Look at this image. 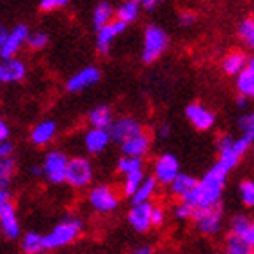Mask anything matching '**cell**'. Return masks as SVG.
Listing matches in <instances>:
<instances>
[{
	"label": "cell",
	"mask_w": 254,
	"mask_h": 254,
	"mask_svg": "<svg viewBox=\"0 0 254 254\" xmlns=\"http://www.w3.org/2000/svg\"><path fill=\"white\" fill-rule=\"evenodd\" d=\"M227 167L220 164V162H216L203 175V178L198 180V186L194 187V190L190 194H187L184 198V201L190 203L194 209L220 203V196H222L223 186H225V180H227Z\"/></svg>",
	"instance_id": "1"
},
{
	"label": "cell",
	"mask_w": 254,
	"mask_h": 254,
	"mask_svg": "<svg viewBox=\"0 0 254 254\" xmlns=\"http://www.w3.org/2000/svg\"><path fill=\"white\" fill-rule=\"evenodd\" d=\"M169 46V37L160 26L149 24L143 31V46H142V60L145 64H153L165 53Z\"/></svg>",
	"instance_id": "2"
},
{
	"label": "cell",
	"mask_w": 254,
	"mask_h": 254,
	"mask_svg": "<svg viewBox=\"0 0 254 254\" xmlns=\"http://www.w3.org/2000/svg\"><path fill=\"white\" fill-rule=\"evenodd\" d=\"M29 33L31 31L26 24H16L13 29L0 27V57L2 60L16 57V53L27 44Z\"/></svg>",
	"instance_id": "3"
},
{
	"label": "cell",
	"mask_w": 254,
	"mask_h": 254,
	"mask_svg": "<svg viewBox=\"0 0 254 254\" xmlns=\"http://www.w3.org/2000/svg\"><path fill=\"white\" fill-rule=\"evenodd\" d=\"M80 229H82V223L78 220L60 222L48 236H44L46 238V249H59L64 245H69L80 234Z\"/></svg>",
	"instance_id": "4"
},
{
	"label": "cell",
	"mask_w": 254,
	"mask_h": 254,
	"mask_svg": "<svg viewBox=\"0 0 254 254\" xmlns=\"http://www.w3.org/2000/svg\"><path fill=\"white\" fill-rule=\"evenodd\" d=\"M192 222L201 234H216L222 225V207L220 203L194 209Z\"/></svg>",
	"instance_id": "5"
},
{
	"label": "cell",
	"mask_w": 254,
	"mask_h": 254,
	"mask_svg": "<svg viewBox=\"0 0 254 254\" xmlns=\"http://www.w3.org/2000/svg\"><path fill=\"white\" fill-rule=\"evenodd\" d=\"M0 225H2V233L7 240H16L20 234V223L16 220L15 207L9 200V192L2 189L0 192Z\"/></svg>",
	"instance_id": "6"
},
{
	"label": "cell",
	"mask_w": 254,
	"mask_h": 254,
	"mask_svg": "<svg viewBox=\"0 0 254 254\" xmlns=\"http://www.w3.org/2000/svg\"><path fill=\"white\" fill-rule=\"evenodd\" d=\"M91 180H93V167H91L89 160L85 158L69 160L67 175H65V182H67L69 186L82 189V187L89 186Z\"/></svg>",
	"instance_id": "7"
},
{
	"label": "cell",
	"mask_w": 254,
	"mask_h": 254,
	"mask_svg": "<svg viewBox=\"0 0 254 254\" xmlns=\"http://www.w3.org/2000/svg\"><path fill=\"white\" fill-rule=\"evenodd\" d=\"M67 165L69 160L67 156L60 151H51L44 160V176L48 178L51 184H62L65 182V175H67Z\"/></svg>",
	"instance_id": "8"
},
{
	"label": "cell",
	"mask_w": 254,
	"mask_h": 254,
	"mask_svg": "<svg viewBox=\"0 0 254 254\" xmlns=\"http://www.w3.org/2000/svg\"><path fill=\"white\" fill-rule=\"evenodd\" d=\"M100 78H102L100 69L95 67V65H87V67L76 71L73 76H69V80L65 82V89L69 93H82V91L91 87V85L98 84Z\"/></svg>",
	"instance_id": "9"
},
{
	"label": "cell",
	"mask_w": 254,
	"mask_h": 254,
	"mask_svg": "<svg viewBox=\"0 0 254 254\" xmlns=\"http://www.w3.org/2000/svg\"><path fill=\"white\" fill-rule=\"evenodd\" d=\"M178 175H180V164L175 154L165 153L154 162V178L158 180V184L171 186Z\"/></svg>",
	"instance_id": "10"
},
{
	"label": "cell",
	"mask_w": 254,
	"mask_h": 254,
	"mask_svg": "<svg viewBox=\"0 0 254 254\" xmlns=\"http://www.w3.org/2000/svg\"><path fill=\"white\" fill-rule=\"evenodd\" d=\"M127 24L122 20H111L107 26H104L102 29L96 31V51L100 55H107L109 53V49H111L113 42H115V38H118L126 31Z\"/></svg>",
	"instance_id": "11"
},
{
	"label": "cell",
	"mask_w": 254,
	"mask_h": 254,
	"mask_svg": "<svg viewBox=\"0 0 254 254\" xmlns=\"http://www.w3.org/2000/svg\"><path fill=\"white\" fill-rule=\"evenodd\" d=\"M89 203L98 212H111L118 205V196L109 186H98L95 189H91Z\"/></svg>",
	"instance_id": "12"
},
{
	"label": "cell",
	"mask_w": 254,
	"mask_h": 254,
	"mask_svg": "<svg viewBox=\"0 0 254 254\" xmlns=\"http://www.w3.org/2000/svg\"><path fill=\"white\" fill-rule=\"evenodd\" d=\"M127 220L131 223V227L138 233H145L153 225V205L149 201L143 203H134L132 209L127 214Z\"/></svg>",
	"instance_id": "13"
},
{
	"label": "cell",
	"mask_w": 254,
	"mask_h": 254,
	"mask_svg": "<svg viewBox=\"0 0 254 254\" xmlns=\"http://www.w3.org/2000/svg\"><path fill=\"white\" fill-rule=\"evenodd\" d=\"M109 132H111V138L115 142L124 143V142H127L129 138L140 134V132H142V126H140V122L134 120V118L124 117V118H118V120H115V122L111 124Z\"/></svg>",
	"instance_id": "14"
},
{
	"label": "cell",
	"mask_w": 254,
	"mask_h": 254,
	"mask_svg": "<svg viewBox=\"0 0 254 254\" xmlns=\"http://www.w3.org/2000/svg\"><path fill=\"white\" fill-rule=\"evenodd\" d=\"M27 74V65L26 62H22L20 59H5L0 62V82L2 84H16L22 82Z\"/></svg>",
	"instance_id": "15"
},
{
	"label": "cell",
	"mask_w": 254,
	"mask_h": 254,
	"mask_svg": "<svg viewBox=\"0 0 254 254\" xmlns=\"http://www.w3.org/2000/svg\"><path fill=\"white\" fill-rule=\"evenodd\" d=\"M186 117L190 122V126L198 131H209L214 126V113L211 109L203 107L201 104H189L186 109Z\"/></svg>",
	"instance_id": "16"
},
{
	"label": "cell",
	"mask_w": 254,
	"mask_h": 254,
	"mask_svg": "<svg viewBox=\"0 0 254 254\" xmlns=\"http://www.w3.org/2000/svg\"><path fill=\"white\" fill-rule=\"evenodd\" d=\"M111 132L109 129H102V127H91L89 131L85 132L84 143L85 149L91 154H98L107 147V143L111 142Z\"/></svg>",
	"instance_id": "17"
},
{
	"label": "cell",
	"mask_w": 254,
	"mask_h": 254,
	"mask_svg": "<svg viewBox=\"0 0 254 254\" xmlns=\"http://www.w3.org/2000/svg\"><path fill=\"white\" fill-rule=\"evenodd\" d=\"M218 153H220L218 162L225 165L229 171L234 169L238 165L240 158H242L240 153L236 151V147H234V138L229 136V134H225V136H222L218 140Z\"/></svg>",
	"instance_id": "18"
},
{
	"label": "cell",
	"mask_w": 254,
	"mask_h": 254,
	"mask_svg": "<svg viewBox=\"0 0 254 254\" xmlns=\"http://www.w3.org/2000/svg\"><path fill=\"white\" fill-rule=\"evenodd\" d=\"M149 143H151V138L142 131L140 134L129 138L127 142L120 143V145H122V153L126 154V156H140V158H142L143 154L147 153Z\"/></svg>",
	"instance_id": "19"
},
{
	"label": "cell",
	"mask_w": 254,
	"mask_h": 254,
	"mask_svg": "<svg viewBox=\"0 0 254 254\" xmlns=\"http://www.w3.org/2000/svg\"><path fill=\"white\" fill-rule=\"evenodd\" d=\"M247 62H249V57L244 51H231V53H227L223 57L222 69L227 74L238 76L244 69H247Z\"/></svg>",
	"instance_id": "20"
},
{
	"label": "cell",
	"mask_w": 254,
	"mask_h": 254,
	"mask_svg": "<svg viewBox=\"0 0 254 254\" xmlns=\"http://www.w3.org/2000/svg\"><path fill=\"white\" fill-rule=\"evenodd\" d=\"M115 11L117 9L113 7L109 0H100V2L96 4L95 11H93V27H95L96 31L117 18V16H115Z\"/></svg>",
	"instance_id": "21"
},
{
	"label": "cell",
	"mask_w": 254,
	"mask_h": 254,
	"mask_svg": "<svg viewBox=\"0 0 254 254\" xmlns=\"http://www.w3.org/2000/svg\"><path fill=\"white\" fill-rule=\"evenodd\" d=\"M55 134H57V124L53 120H46V122H40L33 127L31 142L35 145H46L53 140Z\"/></svg>",
	"instance_id": "22"
},
{
	"label": "cell",
	"mask_w": 254,
	"mask_h": 254,
	"mask_svg": "<svg viewBox=\"0 0 254 254\" xmlns=\"http://www.w3.org/2000/svg\"><path fill=\"white\" fill-rule=\"evenodd\" d=\"M140 7H142L140 2H134V0H124L122 4L117 7V11H115V16H117L118 20L126 22L127 26H129V24H132V22H136L138 15H140Z\"/></svg>",
	"instance_id": "23"
},
{
	"label": "cell",
	"mask_w": 254,
	"mask_h": 254,
	"mask_svg": "<svg viewBox=\"0 0 254 254\" xmlns=\"http://www.w3.org/2000/svg\"><path fill=\"white\" fill-rule=\"evenodd\" d=\"M196 186H198V180H196V178L180 173V175L175 178V182L171 184V190H173V194L175 196H178V198L184 200L187 194H190V192L194 190Z\"/></svg>",
	"instance_id": "24"
},
{
	"label": "cell",
	"mask_w": 254,
	"mask_h": 254,
	"mask_svg": "<svg viewBox=\"0 0 254 254\" xmlns=\"http://www.w3.org/2000/svg\"><path fill=\"white\" fill-rule=\"evenodd\" d=\"M113 120V113L107 106H96L89 113V124L91 127H102V129H109Z\"/></svg>",
	"instance_id": "25"
},
{
	"label": "cell",
	"mask_w": 254,
	"mask_h": 254,
	"mask_svg": "<svg viewBox=\"0 0 254 254\" xmlns=\"http://www.w3.org/2000/svg\"><path fill=\"white\" fill-rule=\"evenodd\" d=\"M156 184L158 180L154 178V176H149L145 180L140 184V187L136 189V192L131 196L132 198V203H143V201H149L153 198L154 190H156Z\"/></svg>",
	"instance_id": "26"
},
{
	"label": "cell",
	"mask_w": 254,
	"mask_h": 254,
	"mask_svg": "<svg viewBox=\"0 0 254 254\" xmlns=\"http://www.w3.org/2000/svg\"><path fill=\"white\" fill-rule=\"evenodd\" d=\"M227 254H254V249L245 236L233 233L227 238Z\"/></svg>",
	"instance_id": "27"
},
{
	"label": "cell",
	"mask_w": 254,
	"mask_h": 254,
	"mask_svg": "<svg viewBox=\"0 0 254 254\" xmlns=\"http://www.w3.org/2000/svg\"><path fill=\"white\" fill-rule=\"evenodd\" d=\"M46 249V238L37 233H27L22 238V251L26 254H40Z\"/></svg>",
	"instance_id": "28"
},
{
	"label": "cell",
	"mask_w": 254,
	"mask_h": 254,
	"mask_svg": "<svg viewBox=\"0 0 254 254\" xmlns=\"http://www.w3.org/2000/svg\"><path fill=\"white\" fill-rule=\"evenodd\" d=\"M236 89L240 95L247 96L251 100H254V74L249 69H244L242 73L236 76Z\"/></svg>",
	"instance_id": "29"
},
{
	"label": "cell",
	"mask_w": 254,
	"mask_h": 254,
	"mask_svg": "<svg viewBox=\"0 0 254 254\" xmlns=\"http://www.w3.org/2000/svg\"><path fill=\"white\" fill-rule=\"evenodd\" d=\"M238 37L245 44V48H249L251 51H254V16H249V18L240 22Z\"/></svg>",
	"instance_id": "30"
},
{
	"label": "cell",
	"mask_w": 254,
	"mask_h": 254,
	"mask_svg": "<svg viewBox=\"0 0 254 254\" xmlns=\"http://www.w3.org/2000/svg\"><path fill=\"white\" fill-rule=\"evenodd\" d=\"M143 169V162L140 156H126L118 160V171L122 173L124 176L129 175V173H136V171Z\"/></svg>",
	"instance_id": "31"
},
{
	"label": "cell",
	"mask_w": 254,
	"mask_h": 254,
	"mask_svg": "<svg viewBox=\"0 0 254 254\" xmlns=\"http://www.w3.org/2000/svg\"><path fill=\"white\" fill-rule=\"evenodd\" d=\"M15 167L16 164L11 156H2V162H0V184H2V189H7L11 176L15 173Z\"/></svg>",
	"instance_id": "32"
},
{
	"label": "cell",
	"mask_w": 254,
	"mask_h": 254,
	"mask_svg": "<svg viewBox=\"0 0 254 254\" xmlns=\"http://www.w3.org/2000/svg\"><path fill=\"white\" fill-rule=\"evenodd\" d=\"M238 129L242 131L244 136L251 138L254 142V109L253 111L244 113V115L238 118Z\"/></svg>",
	"instance_id": "33"
},
{
	"label": "cell",
	"mask_w": 254,
	"mask_h": 254,
	"mask_svg": "<svg viewBox=\"0 0 254 254\" xmlns=\"http://www.w3.org/2000/svg\"><path fill=\"white\" fill-rule=\"evenodd\" d=\"M145 180L143 178V171H136V173H129L126 175V182H124V192L127 196H132L136 192V189L140 187V184Z\"/></svg>",
	"instance_id": "34"
},
{
	"label": "cell",
	"mask_w": 254,
	"mask_h": 254,
	"mask_svg": "<svg viewBox=\"0 0 254 254\" xmlns=\"http://www.w3.org/2000/svg\"><path fill=\"white\" fill-rule=\"evenodd\" d=\"M49 37L44 31H31L29 37H27V48L33 49V51H38V49H44L48 46Z\"/></svg>",
	"instance_id": "35"
},
{
	"label": "cell",
	"mask_w": 254,
	"mask_h": 254,
	"mask_svg": "<svg viewBox=\"0 0 254 254\" xmlns=\"http://www.w3.org/2000/svg\"><path fill=\"white\" fill-rule=\"evenodd\" d=\"M240 196L247 207H254V182L244 180L240 184Z\"/></svg>",
	"instance_id": "36"
},
{
	"label": "cell",
	"mask_w": 254,
	"mask_h": 254,
	"mask_svg": "<svg viewBox=\"0 0 254 254\" xmlns=\"http://www.w3.org/2000/svg\"><path fill=\"white\" fill-rule=\"evenodd\" d=\"M251 225H253V222H251L249 218L244 216V214H238V216L234 218L233 223H231V229H233L234 234H240V236H245V234L249 233Z\"/></svg>",
	"instance_id": "37"
},
{
	"label": "cell",
	"mask_w": 254,
	"mask_h": 254,
	"mask_svg": "<svg viewBox=\"0 0 254 254\" xmlns=\"http://www.w3.org/2000/svg\"><path fill=\"white\" fill-rule=\"evenodd\" d=\"M69 4V0H40V4L38 7L42 11H57V9H62L65 5Z\"/></svg>",
	"instance_id": "38"
},
{
	"label": "cell",
	"mask_w": 254,
	"mask_h": 254,
	"mask_svg": "<svg viewBox=\"0 0 254 254\" xmlns=\"http://www.w3.org/2000/svg\"><path fill=\"white\" fill-rule=\"evenodd\" d=\"M175 214H176V218H180V220H187V218H192V214H194V207L190 205V203H187V201L182 200L180 205H176Z\"/></svg>",
	"instance_id": "39"
},
{
	"label": "cell",
	"mask_w": 254,
	"mask_h": 254,
	"mask_svg": "<svg viewBox=\"0 0 254 254\" xmlns=\"http://www.w3.org/2000/svg\"><path fill=\"white\" fill-rule=\"evenodd\" d=\"M178 22H180V26L189 27L196 22V15L192 11H184V13H180V16H178Z\"/></svg>",
	"instance_id": "40"
},
{
	"label": "cell",
	"mask_w": 254,
	"mask_h": 254,
	"mask_svg": "<svg viewBox=\"0 0 254 254\" xmlns=\"http://www.w3.org/2000/svg\"><path fill=\"white\" fill-rule=\"evenodd\" d=\"M164 218H165V214H164V211L160 209V207H154L153 205V225H162L164 223Z\"/></svg>",
	"instance_id": "41"
},
{
	"label": "cell",
	"mask_w": 254,
	"mask_h": 254,
	"mask_svg": "<svg viewBox=\"0 0 254 254\" xmlns=\"http://www.w3.org/2000/svg\"><path fill=\"white\" fill-rule=\"evenodd\" d=\"M13 153V143L9 140H2L0 143V156H11Z\"/></svg>",
	"instance_id": "42"
},
{
	"label": "cell",
	"mask_w": 254,
	"mask_h": 254,
	"mask_svg": "<svg viewBox=\"0 0 254 254\" xmlns=\"http://www.w3.org/2000/svg\"><path fill=\"white\" fill-rule=\"evenodd\" d=\"M162 2H164V0H142V7L145 11H153V9H156Z\"/></svg>",
	"instance_id": "43"
},
{
	"label": "cell",
	"mask_w": 254,
	"mask_h": 254,
	"mask_svg": "<svg viewBox=\"0 0 254 254\" xmlns=\"http://www.w3.org/2000/svg\"><path fill=\"white\" fill-rule=\"evenodd\" d=\"M0 140H9V126L5 122H0Z\"/></svg>",
	"instance_id": "44"
},
{
	"label": "cell",
	"mask_w": 254,
	"mask_h": 254,
	"mask_svg": "<svg viewBox=\"0 0 254 254\" xmlns=\"http://www.w3.org/2000/svg\"><path fill=\"white\" fill-rule=\"evenodd\" d=\"M251 98H247V96H244V95H240L238 93V96H236V106L240 107V109H245L247 107V102H249Z\"/></svg>",
	"instance_id": "45"
},
{
	"label": "cell",
	"mask_w": 254,
	"mask_h": 254,
	"mask_svg": "<svg viewBox=\"0 0 254 254\" xmlns=\"http://www.w3.org/2000/svg\"><path fill=\"white\" fill-rule=\"evenodd\" d=\"M158 134H160V136H162V138H167V136H169V134H171V127L167 126V124H164V126L160 127Z\"/></svg>",
	"instance_id": "46"
},
{
	"label": "cell",
	"mask_w": 254,
	"mask_h": 254,
	"mask_svg": "<svg viewBox=\"0 0 254 254\" xmlns=\"http://www.w3.org/2000/svg\"><path fill=\"white\" fill-rule=\"evenodd\" d=\"M245 238L249 240V244L253 245V249H254V222H253V225H251V229H249V233L245 234Z\"/></svg>",
	"instance_id": "47"
},
{
	"label": "cell",
	"mask_w": 254,
	"mask_h": 254,
	"mask_svg": "<svg viewBox=\"0 0 254 254\" xmlns=\"http://www.w3.org/2000/svg\"><path fill=\"white\" fill-rule=\"evenodd\" d=\"M132 254H153V251L149 249V247H138Z\"/></svg>",
	"instance_id": "48"
},
{
	"label": "cell",
	"mask_w": 254,
	"mask_h": 254,
	"mask_svg": "<svg viewBox=\"0 0 254 254\" xmlns=\"http://www.w3.org/2000/svg\"><path fill=\"white\" fill-rule=\"evenodd\" d=\"M247 69H249L251 73L254 74V55H253V57H249V62H247Z\"/></svg>",
	"instance_id": "49"
},
{
	"label": "cell",
	"mask_w": 254,
	"mask_h": 254,
	"mask_svg": "<svg viewBox=\"0 0 254 254\" xmlns=\"http://www.w3.org/2000/svg\"><path fill=\"white\" fill-rule=\"evenodd\" d=\"M134 2H140V4H142V0H134Z\"/></svg>",
	"instance_id": "50"
},
{
	"label": "cell",
	"mask_w": 254,
	"mask_h": 254,
	"mask_svg": "<svg viewBox=\"0 0 254 254\" xmlns=\"http://www.w3.org/2000/svg\"><path fill=\"white\" fill-rule=\"evenodd\" d=\"M24 254H26V253H24Z\"/></svg>",
	"instance_id": "51"
}]
</instances>
